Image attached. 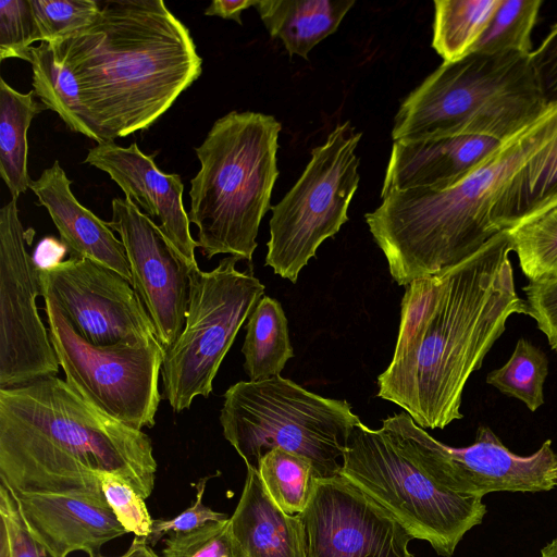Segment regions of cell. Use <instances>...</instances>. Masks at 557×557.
<instances>
[{
  "label": "cell",
  "instance_id": "cell-1",
  "mask_svg": "<svg viewBox=\"0 0 557 557\" xmlns=\"http://www.w3.org/2000/svg\"><path fill=\"white\" fill-rule=\"evenodd\" d=\"M506 230L451 270L412 281L401 300L392 361L377 396L422 429L462 418V393L510 315L528 314L516 292Z\"/></svg>",
  "mask_w": 557,
  "mask_h": 557
},
{
  "label": "cell",
  "instance_id": "cell-2",
  "mask_svg": "<svg viewBox=\"0 0 557 557\" xmlns=\"http://www.w3.org/2000/svg\"><path fill=\"white\" fill-rule=\"evenodd\" d=\"M100 4L92 25L50 45L107 143L153 125L199 78L202 59L162 0Z\"/></svg>",
  "mask_w": 557,
  "mask_h": 557
},
{
  "label": "cell",
  "instance_id": "cell-3",
  "mask_svg": "<svg viewBox=\"0 0 557 557\" xmlns=\"http://www.w3.org/2000/svg\"><path fill=\"white\" fill-rule=\"evenodd\" d=\"M557 136V102L500 144L451 187L393 190L366 214L393 280L400 286L443 274L500 232L495 206L512 177Z\"/></svg>",
  "mask_w": 557,
  "mask_h": 557
},
{
  "label": "cell",
  "instance_id": "cell-4",
  "mask_svg": "<svg viewBox=\"0 0 557 557\" xmlns=\"http://www.w3.org/2000/svg\"><path fill=\"white\" fill-rule=\"evenodd\" d=\"M373 430L357 421L339 475L386 510L416 540L453 557L465 534L482 523V498L458 494L441 480L431 435L407 413Z\"/></svg>",
  "mask_w": 557,
  "mask_h": 557
},
{
  "label": "cell",
  "instance_id": "cell-5",
  "mask_svg": "<svg viewBox=\"0 0 557 557\" xmlns=\"http://www.w3.org/2000/svg\"><path fill=\"white\" fill-rule=\"evenodd\" d=\"M281 129L272 115L231 111L196 147L200 169L190 180L188 218L206 258L226 253L251 261L278 175Z\"/></svg>",
  "mask_w": 557,
  "mask_h": 557
},
{
  "label": "cell",
  "instance_id": "cell-6",
  "mask_svg": "<svg viewBox=\"0 0 557 557\" xmlns=\"http://www.w3.org/2000/svg\"><path fill=\"white\" fill-rule=\"evenodd\" d=\"M531 55L472 52L443 62L400 104L395 141L463 135L510 137L547 108Z\"/></svg>",
  "mask_w": 557,
  "mask_h": 557
},
{
  "label": "cell",
  "instance_id": "cell-7",
  "mask_svg": "<svg viewBox=\"0 0 557 557\" xmlns=\"http://www.w3.org/2000/svg\"><path fill=\"white\" fill-rule=\"evenodd\" d=\"M359 418L346 400L311 393L281 375L228 387L220 413L225 440L246 467L281 447L308 458L319 479L339 474L349 433Z\"/></svg>",
  "mask_w": 557,
  "mask_h": 557
},
{
  "label": "cell",
  "instance_id": "cell-8",
  "mask_svg": "<svg viewBox=\"0 0 557 557\" xmlns=\"http://www.w3.org/2000/svg\"><path fill=\"white\" fill-rule=\"evenodd\" d=\"M0 416L46 437L94 471L129 483L145 499L158 469L150 437L104 414L57 377L0 388Z\"/></svg>",
  "mask_w": 557,
  "mask_h": 557
},
{
  "label": "cell",
  "instance_id": "cell-9",
  "mask_svg": "<svg viewBox=\"0 0 557 557\" xmlns=\"http://www.w3.org/2000/svg\"><path fill=\"white\" fill-rule=\"evenodd\" d=\"M233 256L211 271L190 273L189 300L183 332L164 348L162 398L173 411L188 409L197 396L209 397L218 370L265 287L251 269H236Z\"/></svg>",
  "mask_w": 557,
  "mask_h": 557
},
{
  "label": "cell",
  "instance_id": "cell-10",
  "mask_svg": "<svg viewBox=\"0 0 557 557\" xmlns=\"http://www.w3.org/2000/svg\"><path fill=\"white\" fill-rule=\"evenodd\" d=\"M349 121L338 124L325 143L314 147L305 171L272 207L265 264L296 283L319 246L347 222V210L358 188L361 138Z\"/></svg>",
  "mask_w": 557,
  "mask_h": 557
},
{
  "label": "cell",
  "instance_id": "cell-11",
  "mask_svg": "<svg viewBox=\"0 0 557 557\" xmlns=\"http://www.w3.org/2000/svg\"><path fill=\"white\" fill-rule=\"evenodd\" d=\"M45 312L49 337L70 387L127 426L140 431L152 428L162 399L159 375L164 348L159 339L96 346L85 341L48 299Z\"/></svg>",
  "mask_w": 557,
  "mask_h": 557
},
{
  "label": "cell",
  "instance_id": "cell-12",
  "mask_svg": "<svg viewBox=\"0 0 557 557\" xmlns=\"http://www.w3.org/2000/svg\"><path fill=\"white\" fill-rule=\"evenodd\" d=\"M26 245L11 197L0 210V388L55 376L60 367L36 306L41 287Z\"/></svg>",
  "mask_w": 557,
  "mask_h": 557
},
{
  "label": "cell",
  "instance_id": "cell-13",
  "mask_svg": "<svg viewBox=\"0 0 557 557\" xmlns=\"http://www.w3.org/2000/svg\"><path fill=\"white\" fill-rule=\"evenodd\" d=\"M41 296L96 346L158 339L154 324L131 282L89 259L72 257L38 269Z\"/></svg>",
  "mask_w": 557,
  "mask_h": 557
},
{
  "label": "cell",
  "instance_id": "cell-14",
  "mask_svg": "<svg viewBox=\"0 0 557 557\" xmlns=\"http://www.w3.org/2000/svg\"><path fill=\"white\" fill-rule=\"evenodd\" d=\"M300 516L308 557H414L407 531L339 474L312 480L311 497Z\"/></svg>",
  "mask_w": 557,
  "mask_h": 557
},
{
  "label": "cell",
  "instance_id": "cell-15",
  "mask_svg": "<svg viewBox=\"0 0 557 557\" xmlns=\"http://www.w3.org/2000/svg\"><path fill=\"white\" fill-rule=\"evenodd\" d=\"M109 226L124 245L132 285L151 318L163 348L183 332L189 300V264L159 225L132 201L114 198Z\"/></svg>",
  "mask_w": 557,
  "mask_h": 557
},
{
  "label": "cell",
  "instance_id": "cell-16",
  "mask_svg": "<svg viewBox=\"0 0 557 557\" xmlns=\"http://www.w3.org/2000/svg\"><path fill=\"white\" fill-rule=\"evenodd\" d=\"M430 444L440 478L458 494L482 498L493 492H546L557 486V453L550 440L521 456L491 428L480 425L469 446L451 447L434 437Z\"/></svg>",
  "mask_w": 557,
  "mask_h": 557
},
{
  "label": "cell",
  "instance_id": "cell-17",
  "mask_svg": "<svg viewBox=\"0 0 557 557\" xmlns=\"http://www.w3.org/2000/svg\"><path fill=\"white\" fill-rule=\"evenodd\" d=\"M113 180L124 191L125 199L140 207L191 264L197 265L188 213L183 205L184 185L177 174L160 171L151 156L145 154L136 143L122 147L114 141L97 144L84 160Z\"/></svg>",
  "mask_w": 557,
  "mask_h": 557
},
{
  "label": "cell",
  "instance_id": "cell-18",
  "mask_svg": "<svg viewBox=\"0 0 557 557\" xmlns=\"http://www.w3.org/2000/svg\"><path fill=\"white\" fill-rule=\"evenodd\" d=\"M12 494L30 535L54 557L73 552L97 557L106 543L127 533L103 494Z\"/></svg>",
  "mask_w": 557,
  "mask_h": 557
},
{
  "label": "cell",
  "instance_id": "cell-19",
  "mask_svg": "<svg viewBox=\"0 0 557 557\" xmlns=\"http://www.w3.org/2000/svg\"><path fill=\"white\" fill-rule=\"evenodd\" d=\"M0 480L16 493L102 494L99 471L0 416Z\"/></svg>",
  "mask_w": 557,
  "mask_h": 557
},
{
  "label": "cell",
  "instance_id": "cell-20",
  "mask_svg": "<svg viewBox=\"0 0 557 557\" xmlns=\"http://www.w3.org/2000/svg\"><path fill=\"white\" fill-rule=\"evenodd\" d=\"M499 144L478 135L395 141L381 197L393 190L447 189L466 177Z\"/></svg>",
  "mask_w": 557,
  "mask_h": 557
},
{
  "label": "cell",
  "instance_id": "cell-21",
  "mask_svg": "<svg viewBox=\"0 0 557 557\" xmlns=\"http://www.w3.org/2000/svg\"><path fill=\"white\" fill-rule=\"evenodd\" d=\"M29 188L49 213L62 243L73 257L89 259L113 270L132 283L129 263L122 240L102 221L79 203L71 190V181L58 160L32 181Z\"/></svg>",
  "mask_w": 557,
  "mask_h": 557
},
{
  "label": "cell",
  "instance_id": "cell-22",
  "mask_svg": "<svg viewBox=\"0 0 557 557\" xmlns=\"http://www.w3.org/2000/svg\"><path fill=\"white\" fill-rule=\"evenodd\" d=\"M247 474L238 504L230 517L240 557H308L305 524L270 497L257 468Z\"/></svg>",
  "mask_w": 557,
  "mask_h": 557
},
{
  "label": "cell",
  "instance_id": "cell-23",
  "mask_svg": "<svg viewBox=\"0 0 557 557\" xmlns=\"http://www.w3.org/2000/svg\"><path fill=\"white\" fill-rule=\"evenodd\" d=\"M355 0H260L255 5L272 38L290 57L308 60L311 49L333 34Z\"/></svg>",
  "mask_w": 557,
  "mask_h": 557
},
{
  "label": "cell",
  "instance_id": "cell-24",
  "mask_svg": "<svg viewBox=\"0 0 557 557\" xmlns=\"http://www.w3.org/2000/svg\"><path fill=\"white\" fill-rule=\"evenodd\" d=\"M557 205V136L508 183L493 220L503 231Z\"/></svg>",
  "mask_w": 557,
  "mask_h": 557
},
{
  "label": "cell",
  "instance_id": "cell-25",
  "mask_svg": "<svg viewBox=\"0 0 557 557\" xmlns=\"http://www.w3.org/2000/svg\"><path fill=\"white\" fill-rule=\"evenodd\" d=\"M35 91L22 94L0 78V174L11 197L26 193L32 180L27 170V132L32 120L48 108L35 101Z\"/></svg>",
  "mask_w": 557,
  "mask_h": 557
},
{
  "label": "cell",
  "instance_id": "cell-26",
  "mask_svg": "<svg viewBox=\"0 0 557 557\" xmlns=\"http://www.w3.org/2000/svg\"><path fill=\"white\" fill-rule=\"evenodd\" d=\"M29 53L36 97L55 112L71 131L103 144L100 131L82 102L72 72L55 59L51 45L42 41L33 46Z\"/></svg>",
  "mask_w": 557,
  "mask_h": 557
},
{
  "label": "cell",
  "instance_id": "cell-27",
  "mask_svg": "<svg viewBox=\"0 0 557 557\" xmlns=\"http://www.w3.org/2000/svg\"><path fill=\"white\" fill-rule=\"evenodd\" d=\"M242 352L249 381L281 375L294 350L287 319L278 300L269 296L259 300L248 318Z\"/></svg>",
  "mask_w": 557,
  "mask_h": 557
},
{
  "label": "cell",
  "instance_id": "cell-28",
  "mask_svg": "<svg viewBox=\"0 0 557 557\" xmlns=\"http://www.w3.org/2000/svg\"><path fill=\"white\" fill-rule=\"evenodd\" d=\"M503 0H436L432 47L444 62L470 54Z\"/></svg>",
  "mask_w": 557,
  "mask_h": 557
},
{
  "label": "cell",
  "instance_id": "cell-29",
  "mask_svg": "<svg viewBox=\"0 0 557 557\" xmlns=\"http://www.w3.org/2000/svg\"><path fill=\"white\" fill-rule=\"evenodd\" d=\"M257 471L265 491L283 511L288 515L305 511L315 478L308 458L274 447L262 455Z\"/></svg>",
  "mask_w": 557,
  "mask_h": 557
},
{
  "label": "cell",
  "instance_id": "cell-30",
  "mask_svg": "<svg viewBox=\"0 0 557 557\" xmlns=\"http://www.w3.org/2000/svg\"><path fill=\"white\" fill-rule=\"evenodd\" d=\"M506 231L530 282L557 276V205Z\"/></svg>",
  "mask_w": 557,
  "mask_h": 557
},
{
  "label": "cell",
  "instance_id": "cell-31",
  "mask_svg": "<svg viewBox=\"0 0 557 557\" xmlns=\"http://www.w3.org/2000/svg\"><path fill=\"white\" fill-rule=\"evenodd\" d=\"M548 364L546 354L521 337L507 362L487 374L486 383L535 411L544 404Z\"/></svg>",
  "mask_w": 557,
  "mask_h": 557
},
{
  "label": "cell",
  "instance_id": "cell-32",
  "mask_svg": "<svg viewBox=\"0 0 557 557\" xmlns=\"http://www.w3.org/2000/svg\"><path fill=\"white\" fill-rule=\"evenodd\" d=\"M542 3V0H503L472 52L531 55L532 32Z\"/></svg>",
  "mask_w": 557,
  "mask_h": 557
},
{
  "label": "cell",
  "instance_id": "cell-33",
  "mask_svg": "<svg viewBox=\"0 0 557 557\" xmlns=\"http://www.w3.org/2000/svg\"><path fill=\"white\" fill-rule=\"evenodd\" d=\"M39 42H58L92 25L101 12L96 0H30Z\"/></svg>",
  "mask_w": 557,
  "mask_h": 557
},
{
  "label": "cell",
  "instance_id": "cell-34",
  "mask_svg": "<svg viewBox=\"0 0 557 557\" xmlns=\"http://www.w3.org/2000/svg\"><path fill=\"white\" fill-rule=\"evenodd\" d=\"M161 557H240L230 517L198 529L168 535Z\"/></svg>",
  "mask_w": 557,
  "mask_h": 557
},
{
  "label": "cell",
  "instance_id": "cell-35",
  "mask_svg": "<svg viewBox=\"0 0 557 557\" xmlns=\"http://www.w3.org/2000/svg\"><path fill=\"white\" fill-rule=\"evenodd\" d=\"M99 478L102 494L126 532L148 537L153 519L145 498L129 483L113 473L99 471Z\"/></svg>",
  "mask_w": 557,
  "mask_h": 557
},
{
  "label": "cell",
  "instance_id": "cell-36",
  "mask_svg": "<svg viewBox=\"0 0 557 557\" xmlns=\"http://www.w3.org/2000/svg\"><path fill=\"white\" fill-rule=\"evenodd\" d=\"M38 41L30 0L0 1V60L18 58L29 62L32 44Z\"/></svg>",
  "mask_w": 557,
  "mask_h": 557
},
{
  "label": "cell",
  "instance_id": "cell-37",
  "mask_svg": "<svg viewBox=\"0 0 557 557\" xmlns=\"http://www.w3.org/2000/svg\"><path fill=\"white\" fill-rule=\"evenodd\" d=\"M210 476L201 478L196 486V499L188 508L177 516L165 519H153L151 533L147 539L149 545L153 547L168 535L175 533H184L198 529L207 523L216 522L227 519L224 512L215 511L203 503V495L207 482Z\"/></svg>",
  "mask_w": 557,
  "mask_h": 557
},
{
  "label": "cell",
  "instance_id": "cell-38",
  "mask_svg": "<svg viewBox=\"0 0 557 557\" xmlns=\"http://www.w3.org/2000/svg\"><path fill=\"white\" fill-rule=\"evenodd\" d=\"M528 315L533 318L557 351V276L529 282L523 287Z\"/></svg>",
  "mask_w": 557,
  "mask_h": 557
},
{
  "label": "cell",
  "instance_id": "cell-39",
  "mask_svg": "<svg viewBox=\"0 0 557 557\" xmlns=\"http://www.w3.org/2000/svg\"><path fill=\"white\" fill-rule=\"evenodd\" d=\"M0 520L8 532L11 557H54L29 533L10 490L0 484Z\"/></svg>",
  "mask_w": 557,
  "mask_h": 557
},
{
  "label": "cell",
  "instance_id": "cell-40",
  "mask_svg": "<svg viewBox=\"0 0 557 557\" xmlns=\"http://www.w3.org/2000/svg\"><path fill=\"white\" fill-rule=\"evenodd\" d=\"M531 62L545 101L557 102V23L533 50Z\"/></svg>",
  "mask_w": 557,
  "mask_h": 557
},
{
  "label": "cell",
  "instance_id": "cell-41",
  "mask_svg": "<svg viewBox=\"0 0 557 557\" xmlns=\"http://www.w3.org/2000/svg\"><path fill=\"white\" fill-rule=\"evenodd\" d=\"M66 248L63 243L47 237L38 244L33 260L40 270L51 268L62 262Z\"/></svg>",
  "mask_w": 557,
  "mask_h": 557
},
{
  "label": "cell",
  "instance_id": "cell-42",
  "mask_svg": "<svg viewBox=\"0 0 557 557\" xmlns=\"http://www.w3.org/2000/svg\"><path fill=\"white\" fill-rule=\"evenodd\" d=\"M256 4V0H213L205 10V14L208 16H219L224 20H233L242 25V12Z\"/></svg>",
  "mask_w": 557,
  "mask_h": 557
},
{
  "label": "cell",
  "instance_id": "cell-43",
  "mask_svg": "<svg viewBox=\"0 0 557 557\" xmlns=\"http://www.w3.org/2000/svg\"><path fill=\"white\" fill-rule=\"evenodd\" d=\"M97 557H106L99 555ZM116 557H161L149 545L146 537L135 536L127 550Z\"/></svg>",
  "mask_w": 557,
  "mask_h": 557
},
{
  "label": "cell",
  "instance_id": "cell-44",
  "mask_svg": "<svg viewBox=\"0 0 557 557\" xmlns=\"http://www.w3.org/2000/svg\"><path fill=\"white\" fill-rule=\"evenodd\" d=\"M540 557H557V537L542 548Z\"/></svg>",
  "mask_w": 557,
  "mask_h": 557
}]
</instances>
